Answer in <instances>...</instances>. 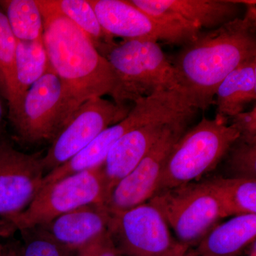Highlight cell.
<instances>
[{"mask_svg": "<svg viewBox=\"0 0 256 256\" xmlns=\"http://www.w3.org/2000/svg\"><path fill=\"white\" fill-rule=\"evenodd\" d=\"M40 11L48 64L63 87L60 130L90 99L109 95L116 104L122 105L119 79L90 38L65 16Z\"/></svg>", "mask_w": 256, "mask_h": 256, "instance_id": "6da1fadb", "label": "cell"}, {"mask_svg": "<svg viewBox=\"0 0 256 256\" xmlns=\"http://www.w3.org/2000/svg\"><path fill=\"white\" fill-rule=\"evenodd\" d=\"M16 40L10 28L8 20L0 9V94L12 104L16 88Z\"/></svg>", "mask_w": 256, "mask_h": 256, "instance_id": "603a6c76", "label": "cell"}, {"mask_svg": "<svg viewBox=\"0 0 256 256\" xmlns=\"http://www.w3.org/2000/svg\"><path fill=\"white\" fill-rule=\"evenodd\" d=\"M248 256H256V242H252V245L248 247Z\"/></svg>", "mask_w": 256, "mask_h": 256, "instance_id": "f546056e", "label": "cell"}, {"mask_svg": "<svg viewBox=\"0 0 256 256\" xmlns=\"http://www.w3.org/2000/svg\"><path fill=\"white\" fill-rule=\"evenodd\" d=\"M154 18L183 20L197 28L216 30L240 18V1L232 0H130Z\"/></svg>", "mask_w": 256, "mask_h": 256, "instance_id": "9a60e30c", "label": "cell"}, {"mask_svg": "<svg viewBox=\"0 0 256 256\" xmlns=\"http://www.w3.org/2000/svg\"><path fill=\"white\" fill-rule=\"evenodd\" d=\"M0 9L16 40L31 42L43 38V16L36 0H0Z\"/></svg>", "mask_w": 256, "mask_h": 256, "instance_id": "7402d4cb", "label": "cell"}, {"mask_svg": "<svg viewBox=\"0 0 256 256\" xmlns=\"http://www.w3.org/2000/svg\"><path fill=\"white\" fill-rule=\"evenodd\" d=\"M215 96L216 117L228 121L244 112L256 99V57L229 74L218 86Z\"/></svg>", "mask_w": 256, "mask_h": 256, "instance_id": "ac0fdd59", "label": "cell"}, {"mask_svg": "<svg viewBox=\"0 0 256 256\" xmlns=\"http://www.w3.org/2000/svg\"><path fill=\"white\" fill-rule=\"evenodd\" d=\"M226 217L256 214V180L215 176L206 178Z\"/></svg>", "mask_w": 256, "mask_h": 256, "instance_id": "44dd1931", "label": "cell"}, {"mask_svg": "<svg viewBox=\"0 0 256 256\" xmlns=\"http://www.w3.org/2000/svg\"><path fill=\"white\" fill-rule=\"evenodd\" d=\"M40 154H26L0 137V216L11 220L26 210L44 178Z\"/></svg>", "mask_w": 256, "mask_h": 256, "instance_id": "4fadbf2b", "label": "cell"}, {"mask_svg": "<svg viewBox=\"0 0 256 256\" xmlns=\"http://www.w3.org/2000/svg\"><path fill=\"white\" fill-rule=\"evenodd\" d=\"M20 232L23 240L20 246L21 256H75L76 252L57 242L43 226Z\"/></svg>", "mask_w": 256, "mask_h": 256, "instance_id": "cb8c5ba5", "label": "cell"}, {"mask_svg": "<svg viewBox=\"0 0 256 256\" xmlns=\"http://www.w3.org/2000/svg\"><path fill=\"white\" fill-rule=\"evenodd\" d=\"M99 256H122L121 255L120 252H118L116 247L114 246V242H112V239L110 240V242L107 244V246L105 247V248L102 250L101 254Z\"/></svg>", "mask_w": 256, "mask_h": 256, "instance_id": "83f0119b", "label": "cell"}, {"mask_svg": "<svg viewBox=\"0 0 256 256\" xmlns=\"http://www.w3.org/2000/svg\"><path fill=\"white\" fill-rule=\"evenodd\" d=\"M16 88L12 104L8 108V118L18 112L28 88L43 76L48 68V56L43 38L36 41L16 40Z\"/></svg>", "mask_w": 256, "mask_h": 256, "instance_id": "d6986e66", "label": "cell"}, {"mask_svg": "<svg viewBox=\"0 0 256 256\" xmlns=\"http://www.w3.org/2000/svg\"><path fill=\"white\" fill-rule=\"evenodd\" d=\"M0 256H2V245L0 246Z\"/></svg>", "mask_w": 256, "mask_h": 256, "instance_id": "1f68e13d", "label": "cell"}, {"mask_svg": "<svg viewBox=\"0 0 256 256\" xmlns=\"http://www.w3.org/2000/svg\"><path fill=\"white\" fill-rule=\"evenodd\" d=\"M104 56L119 79L122 105L154 92L180 88L174 64L158 42L124 40L114 42Z\"/></svg>", "mask_w": 256, "mask_h": 256, "instance_id": "5b68a950", "label": "cell"}, {"mask_svg": "<svg viewBox=\"0 0 256 256\" xmlns=\"http://www.w3.org/2000/svg\"><path fill=\"white\" fill-rule=\"evenodd\" d=\"M107 200L102 164L42 186L26 210L14 218L3 222L0 235L46 225L79 207L106 205Z\"/></svg>", "mask_w": 256, "mask_h": 256, "instance_id": "8992f818", "label": "cell"}, {"mask_svg": "<svg viewBox=\"0 0 256 256\" xmlns=\"http://www.w3.org/2000/svg\"><path fill=\"white\" fill-rule=\"evenodd\" d=\"M63 98L62 82L48 66L25 94L18 112L9 119L16 138L26 144L52 142L60 130Z\"/></svg>", "mask_w": 256, "mask_h": 256, "instance_id": "8fae6325", "label": "cell"}, {"mask_svg": "<svg viewBox=\"0 0 256 256\" xmlns=\"http://www.w3.org/2000/svg\"><path fill=\"white\" fill-rule=\"evenodd\" d=\"M102 30L124 40L163 41L185 45L201 32L195 25L175 24L151 16L126 0H88Z\"/></svg>", "mask_w": 256, "mask_h": 256, "instance_id": "9c48e42d", "label": "cell"}, {"mask_svg": "<svg viewBox=\"0 0 256 256\" xmlns=\"http://www.w3.org/2000/svg\"><path fill=\"white\" fill-rule=\"evenodd\" d=\"M226 156L227 175L224 178L256 180V144L238 138Z\"/></svg>", "mask_w": 256, "mask_h": 256, "instance_id": "d4e9b609", "label": "cell"}, {"mask_svg": "<svg viewBox=\"0 0 256 256\" xmlns=\"http://www.w3.org/2000/svg\"><path fill=\"white\" fill-rule=\"evenodd\" d=\"M127 105L96 98L82 104L58 131L46 156L45 172L54 170L80 152L106 128L117 124L129 114Z\"/></svg>", "mask_w": 256, "mask_h": 256, "instance_id": "30bf717a", "label": "cell"}, {"mask_svg": "<svg viewBox=\"0 0 256 256\" xmlns=\"http://www.w3.org/2000/svg\"><path fill=\"white\" fill-rule=\"evenodd\" d=\"M256 239V214L236 216L216 226L195 250L204 256H240Z\"/></svg>", "mask_w": 256, "mask_h": 256, "instance_id": "e0dca14e", "label": "cell"}, {"mask_svg": "<svg viewBox=\"0 0 256 256\" xmlns=\"http://www.w3.org/2000/svg\"><path fill=\"white\" fill-rule=\"evenodd\" d=\"M230 126L238 132L239 139L249 144H256V106L229 118Z\"/></svg>", "mask_w": 256, "mask_h": 256, "instance_id": "484cf974", "label": "cell"}, {"mask_svg": "<svg viewBox=\"0 0 256 256\" xmlns=\"http://www.w3.org/2000/svg\"><path fill=\"white\" fill-rule=\"evenodd\" d=\"M244 18L208 32L184 46L174 64L178 86L195 108L213 105L220 82L242 64L256 57V2L244 4Z\"/></svg>", "mask_w": 256, "mask_h": 256, "instance_id": "7a4b0ae2", "label": "cell"}, {"mask_svg": "<svg viewBox=\"0 0 256 256\" xmlns=\"http://www.w3.org/2000/svg\"><path fill=\"white\" fill-rule=\"evenodd\" d=\"M110 212L104 204L79 207L44 225L60 244L76 252L108 232Z\"/></svg>", "mask_w": 256, "mask_h": 256, "instance_id": "2e32d148", "label": "cell"}, {"mask_svg": "<svg viewBox=\"0 0 256 256\" xmlns=\"http://www.w3.org/2000/svg\"><path fill=\"white\" fill-rule=\"evenodd\" d=\"M120 122L106 128L90 144L66 162L45 174L42 186L104 164L114 143L134 128L152 120L170 116L196 114L188 96L178 88L154 92L134 102Z\"/></svg>", "mask_w": 256, "mask_h": 256, "instance_id": "277c9868", "label": "cell"}, {"mask_svg": "<svg viewBox=\"0 0 256 256\" xmlns=\"http://www.w3.org/2000/svg\"><path fill=\"white\" fill-rule=\"evenodd\" d=\"M148 202L161 212L178 242L190 248L196 247L224 218L206 178L163 190Z\"/></svg>", "mask_w": 256, "mask_h": 256, "instance_id": "52a82bcc", "label": "cell"}, {"mask_svg": "<svg viewBox=\"0 0 256 256\" xmlns=\"http://www.w3.org/2000/svg\"><path fill=\"white\" fill-rule=\"evenodd\" d=\"M110 214L108 232L122 256H183L190 248L173 236L161 212L150 202Z\"/></svg>", "mask_w": 256, "mask_h": 256, "instance_id": "ba28073f", "label": "cell"}, {"mask_svg": "<svg viewBox=\"0 0 256 256\" xmlns=\"http://www.w3.org/2000/svg\"><path fill=\"white\" fill-rule=\"evenodd\" d=\"M226 120L203 119L175 144L160 176L156 194L192 182L213 171L239 138Z\"/></svg>", "mask_w": 256, "mask_h": 256, "instance_id": "3957f363", "label": "cell"}, {"mask_svg": "<svg viewBox=\"0 0 256 256\" xmlns=\"http://www.w3.org/2000/svg\"><path fill=\"white\" fill-rule=\"evenodd\" d=\"M194 114L164 116L152 120L120 138L102 164L108 198L118 183L134 169L171 124L182 120L192 118Z\"/></svg>", "mask_w": 256, "mask_h": 256, "instance_id": "5bb4252c", "label": "cell"}, {"mask_svg": "<svg viewBox=\"0 0 256 256\" xmlns=\"http://www.w3.org/2000/svg\"><path fill=\"white\" fill-rule=\"evenodd\" d=\"M2 256H21L20 246L16 244L2 246Z\"/></svg>", "mask_w": 256, "mask_h": 256, "instance_id": "4316f807", "label": "cell"}, {"mask_svg": "<svg viewBox=\"0 0 256 256\" xmlns=\"http://www.w3.org/2000/svg\"><path fill=\"white\" fill-rule=\"evenodd\" d=\"M3 96L0 94V137H3L4 132V118L6 116V110L4 100H2Z\"/></svg>", "mask_w": 256, "mask_h": 256, "instance_id": "f1b7e54d", "label": "cell"}, {"mask_svg": "<svg viewBox=\"0 0 256 256\" xmlns=\"http://www.w3.org/2000/svg\"><path fill=\"white\" fill-rule=\"evenodd\" d=\"M183 256H204L203 255H202V254H200V252H196L195 249H192V248H190V249L185 252L184 255Z\"/></svg>", "mask_w": 256, "mask_h": 256, "instance_id": "4dcf8cb0", "label": "cell"}, {"mask_svg": "<svg viewBox=\"0 0 256 256\" xmlns=\"http://www.w3.org/2000/svg\"><path fill=\"white\" fill-rule=\"evenodd\" d=\"M0 246H1V244H0Z\"/></svg>", "mask_w": 256, "mask_h": 256, "instance_id": "d6a6232c", "label": "cell"}, {"mask_svg": "<svg viewBox=\"0 0 256 256\" xmlns=\"http://www.w3.org/2000/svg\"><path fill=\"white\" fill-rule=\"evenodd\" d=\"M40 10L65 16L82 30L104 56L114 43V37L102 30L88 0H36Z\"/></svg>", "mask_w": 256, "mask_h": 256, "instance_id": "ffe728a7", "label": "cell"}, {"mask_svg": "<svg viewBox=\"0 0 256 256\" xmlns=\"http://www.w3.org/2000/svg\"><path fill=\"white\" fill-rule=\"evenodd\" d=\"M192 119L171 124L134 169L118 183L106 204L110 213L130 210L149 201L156 193L173 148L186 132Z\"/></svg>", "mask_w": 256, "mask_h": 256, "instance_id": "7c38bea8", "label": "cell"}]
</instances>
